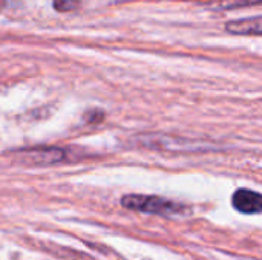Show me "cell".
I'll list each match as a JSON object with an SVG mask.
<instances>
[{"mask_svg": "<svg viewBox=\"0 0 262 260\" xmlns=\"http://www.w3.org/2000/svg\"><path fill=\"white\" fill-rule=\"evenodd\" d=\"M78 0H54V8L57 11L66 12V11H72L78 6Z\"/></svg>", "mask_w": 262, "mask_h": 260, "instance_id": "obj_5", "label": "cell"}, {"mask_svg": "<svg viewBox=\"0 0 262 260\" xmlns=\"http://www.w3.org/2000/svg\"><path fill=\"white\" fill-rule=\"evenodd\" d=\"M259 3H262V0H216V5L223 9H235V8H244Z\"/></svg>", "mask_w": 262, "mask_h": 260, "instance_id": "obj_4", "label": "cell"}, {"mask_svg": "<svg viewBox=\"0 0 262 260\" xmlns=\"http://www.w3.org/2000/svg\"><path fill=\"white\" fill-rule=\"evenodd\" d=\"M121 205L134 211L150 213L166 218L180 216L187 211V208L181 204L172 202L160 196H147V195H126L121 199Z\"/></svg>", "mask_w": 262, "mask_h": 260, "instance_id": "obj_1", "label": "cell"}, {"mask_svg": "<svg viewBox=\"0 0 262 260\" xmlns=\"http://www.w3.org/2000/svg\"><path fill=\"white\" fill-rule=\"evenodd\" d=\"M226 29L230 34H238V35H262V17L229 21L226 25Z\"/></svg>", "mask_w": 262, "mask_h": 260, "instance_id": "obj_3", "label": "cell"}, {"mask_svg": "<svg viewBox=\"0 0 262 260\" xmlns=\"http://www.w3.org/2000/svg\"><path fill=\"white\" fill-rule=\"evenodd\" d=\"M233 207L244 215H258L262 213V195L253 190L239 188L233 193L232 198Z\"/></svg>", "mask_w": 262, "mask_h": 260, "instance_id": "obj_2", "label": "cell"}]
</instances>
